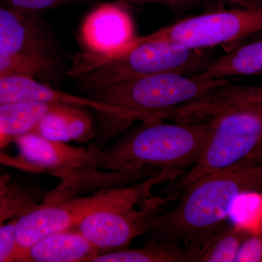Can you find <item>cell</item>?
I'll return each mask as SVG.
<instances>
[{
    "label": "cell",
    "mask_w": 262,
    "mask_h": 262,
    "mask_svg": "<svg viewBox=\"0 0 262 262\" xmlns=\"http://www.w3.org/2000/svg\"><path fill=\"white\" fill-rule=\"evenodd\" d=\"M1 3L7 5L27 16L34 18V15L39 12L58 8L70 3L86 0H0Z\"/></svg>",
    "instance_id": "cell-20"
},
{
    "label": "cell",
    "mask_w": 262,
    "mask_h": 262,
    "mask_svg": "<svg viewBox=\"0 0 262 262\" xmlns=\"http://www.w3.org/2000/svg\"><path fill=\"white\" fill-rule=\"evenodd\" d=\"M122 1L163 5L173 11H186V10L200 6H210V8H213V9L217 8V7L210 0H122Z\"/></svg>",
    "instance_id": "cell-23"
},
{
    "label": "cell",
    "mask_w": 262,
    "mask_h": 262,
    "mask_svg": "<svg viewBox=\"0 0 262 262\" xmlns=\"http://www.w3.org/2000/svg\"><path fill=\"white\" fill-rule=\"evenodd\" d=\"M252 230L236 224L219 229L208 241L193 249V262H236L243 244Z\"/></svg>",
    "instance_id": "cell-16"
},
{
    "label": "cell",
    "mask_w": 262,
    "mask_h": 262,
    "mask_svg": "<svg viewBox=\"0 0 262 262\" xmlns=\"http://www.w3.org/2000/svg\"><path fill=\"white\" fill-rule=\"evenodd\" d=\"M56 105L39 102L0 105V134L15 139L33 132Z\"/></svg>",
    "instance_id": "cell-17"
},
{
    "label": "cell",
    "mask_w": 262,
    "mask_h": 262,
    "mask_svg": "<svg viewBox=\"0 0 262 262\" xmlns=\"http://www.w3.org/2000/svg\"><path fill=\"white\" fill-rule=\"evenodd\" d=\"M33 133L51 141L84 142L92 139L94 124L82 107L56 105Z\"/></svg>",
    "instance_id": "cell-13"
},
{
    "label": "cell",
    "mask_w": 262,
    "mask_h": 262,
    "mask_svg": "<svg viewBox=\"0 0 262 262\" xmlns=\"http://www.w3.org/2000/svg\"><path fill=\"white\" fill-rule=\"evenodd\" d=\"M81 37L89 53L110 56L130 47L137 36L132 17L122 3H103L84 19Z\"/></svg>",
    "instance_id": "cell-10"
},
{
    "label": "cell",
    "mask_w": 262,
    "mask_h": 262,
    "mask_svg": "<svg viewBox=\"0 0 262 262\" xmlns=\"http://www.w3.org/2000/svg\"><path fill=\"white\" fill-rule=\"evenodd\" d=\"M210 136L206 124L148 120L106 151L122 163L185 173L201 158Z\"/></svg>",
    "instance_id": "cell-5"
},
{
    "label": "cell",
    "mask_w": 262,
    "mask_h": 262,
    "mask_svg": "<svg viewBox=\"0 0 262 262\" xmlns=\"http://www.w3.org/2000/svg\"><path fill=\"white\" fill-rule=\"evenodd\" d=\"M262 31V6L215 8L192 15L148 34L191 49L222 46L227 53L246 38Z\"/></svg>",
    "instance_id": "cell-7"
},
{
    "label": "cell",
    "mask_w": 262,
    "mask_h": 262,
    "mask_svg": "<svg viewBox=\"0 0 262 262\" xmlns=\"http://www.w3.org/2000/svg\"><path fill=\"white\" fill-rule=\"evenodd\" d=\"M77 229L46 236L24 251L21 261L93 262L99 254Z\"/></svg>",
    "instance_id": "cell-12"
},
{
    "label": "cell",
    "mask_w": 262,
    "mask_h": 262,
    "mask_svg": "<svg viewBox=\"0 0 262 262\" xmlns=\"http://www.w3.org/2000/svg\"><path fill=\"white\" fill-rule=\"evenodd\" d=\"M11 140L12 139H10V138L6 137V136L0 134V149L6 146Z\"/></svg>",
    "instance_id": "cell-26"
},
{
    "label": "cell",
    "mask_w": 262,
    "mask_h": 262,
    "mask_svg": "<svg viewBox=\"0 0 262 262\" xmlns=\"http://www.w3.org/2000/svg\"><path fill=\"white\" fill-rule=\"evenodd\" d=\"M5 155L0 153V164H2L4 160Z\"/></svg>",
    "instance_id": "cell-27"
},
{
    "label": "cell",
    "mask_w": 262,
    "mask_h": 262,
    "mask_svg": "<svg viewBox=\"0 0 262 262\" xmlns=\"http://www.w3.org/2000/svg\"><path fill=\"white\" fill-rule=\"evenodd\" d=\"M180 193L168 194L166 198H153L148 208H106L93 212L75 226L100 253L129 247L139 236L147 233L157 210L168 201L176 199Z\"/></svg>",
    "instance_id": "cell-9"
},
{
    "label": "cell",
    "mask_w": 262,
    "mask_h": 262,
    "mask_svg": "<svg viewBox=\"0 0 262 262\" xmlns=\"http://www.w3.org/2000/svg\"><path fill=\"white\" fill-rule=\"evenodd\" d=\"M212 62V61H211ZM206 50L191 49L147 35L136 37L126 50L110 56L77 53L72 57L69 74L80 77L88 89L96 90L116 83L162 73H201L211 63Z\"/></svg>",
    "instance_id": "cell-3"
},
{
    "label": "cell",
    "mask_w": 262,
    "mask_h": 262,
    "mask_svg": "<svg viewBox=\"0 0 262 262\" xmlns=\"http://www.w3.org/2000/svg\"><path fill=\"white\" fill-rule=\"evenodd\" d=\"M244 7L262 6V0H238Z\"/></svg>",
    "instance_id": "cell-25"
},
{
    "label": "cell",
    "mask_w": 262,
    "mask_h": 262,
    "mask_svg": "<svg viewBox=\"0 0 262 262\" xmlns=\"http://www.w3.org/2000/svg\"><path fill=\"white\" fill-rule=\"evenodd\" d=\"M53 65L54 63L49 57L18 56L0 49V77L13 74L39 75L51 70Z\"/></svg>",
    "instance_id": "cell-18"
},
{
    "label": "cell",
    "mask_w": 262,
    "mask_h": 262,
    "mask_svg": "<svg viewBox=\"0 0 262 262\" xmlns=\"http://www.w3.org/2000/svg\"><path fill=\"white\" fill-rule=\"evenodd\" d=\"M257 75H262V39L234 48L192 77L211 80Z\"/></svg>",
    "instance_id": "cell-14"
},
{
    "label": "cell",
    "mask_w": 262,
    "mask_h": 262,
    "mask_svg": "<svg viewBox=\"0 0 262 262\" xmlns=\"http://www.w3.org/2000/svg\"><path fill=\"white\" fill-rule=\"evenodd\" d=\"M239 78L196 80L162 73L106 84L94 90V99L126 114L129 123L148 121L155 115L202 97L219 86Z\"/></svg>",
    "instance_id": "cell-6"
},
{
    "label": "cell",
    "mask_w": 262,
    "mask_h": 262,
    "mask_svg": "<svg viewBox=\"0 0 262 262\" xmlns=\"http://www.w3.org/2000/svg\"><path fill=\"white\" fill-rule=\"evenodd\" d=\"M236 262H262V224L244 241Z\"/></svg>",
    "instance_id": "cell-22"
},
{
    "label": "cell",
    "mask_w": 262,
    "mask_h": 262,
    "mask_svg": "<svg viewBox=\"0 0 262 262\" xmlns=\"http://www.w3.org/2000/svg\"><path fill=\"white\" fill-rule=\"evenodd\" d=\"M181 170H159L139 184L108 188L91 196L72 198L39 205L15 220V232L22 257L24 251L39 239L56 232L75 228L93 212L115 208H133L153 196V189L179 178Z\"/></svg>",
    "instance_id": "cell-4"
},
{
    "label": "cell",
    "mask_w": 262,
    "mask_h": 262,
    "mask_svg": "<svg viewBox=\"0 0 262 262\" xmlns=\"http://www.w3.org/2000/svg\"><path fill=\"white\" fill-rule=\"evenodd\" d=\"M175 207L153 217L152 238L198 248L222 228L234 202L248 193L262 194V146L244 159L208 174L182 190Z\"/></svg>",
    "instance_id": "cell-2"
},
{
    "label": "cell",
    "mask_w": 262,
    "mask_h": 262,
    "mask_svg": "<svg viewBox=\"0 0 262 262\" xmlns=\"http://www.w3.org/2000/svg\"><path fill=\"white\" fill-rule=\"evenodd\" d=\"M49 43L37 19L0 2V49L18 56L46 58Z\"/></svg>",
    "instance_id": "cell-11"
},
{
    "label": "cell",
    "mask_w": 262,
    "mask_h": 262,
    "mask_svg": "<svg viewBox=\"0 0 262 262\" xmlns=\"http://www.w3.org/2000/svg\"><path fill=\"white\" fill-rule=\"evenodd\" d=\"M19 149L15 168L34 172H51L58 177L67 172L86 168L151 175L155 169L135 163H122L107 151L95 146L82 147L46 139L29 133L14 139Z\"/></svg>",
    "instance_id": "cell-8"
},
{
    "label": "cell",
    "mask_w": 262,
    "mask_h": 262,
    "mask_svg": "<svg viewBox=\"0 0 262 262\" xmlns=\"http://www.w3.org/2000/svg\"><path fill=\"white\" fill-rule=\"evenodd\" d=\"M93 262H193V249L152 238L142 248L99 253Z\"/></svg>",
    "instance_id": "cell-15"
},
{
    "label": "cell",
    "mask_w": 262,
    "mask_h": 262,
    "mask_svg": "<svg viewBox=\"0 0 262 262\" xmlns=\"http://www.w3.org/2000/svg\"><path fill=\"white\" fill-rule=\"evenodd\" d=\"M20 248L15 232V220L0 225V262L20 261Z\"/></svg>",
    "instance_id": "cell-21"
},
{
    "label": "cell",
    "mask_w": 262,
    "mask_h": 262,
    "mask_svg": "<svg viewBox=\"0 0 262 262\" xmlns=\"http://www.w3.org/2000/svg\"><path fill=\"white\" fill-rule=\"evenodd\" d=\"M13 185L9 176L0 172V196L8 192Z\"/></svg>",
    "instance_id": "cell-24"
},
{
    "label": "cell",
    "mask_w": 262,
    "mask_h": 262,
    "mask_svg": "<svg viewBox=\"0 0 262 262\" xmlns=\"http://www.w3.org/2000/svg\"><path fill=\"white\" fill-rule=\"evenodd\" d=\"M38 206L37 198L34 194L13 184L8 192L0 196V225L10 219L18 218Z\"/></svg>",
    "instance_id": "cell-19"
},
{
    "label": "cell",
    "mask_w": 262,
    "mask_h": 262,
    "mask_svg": "<svg viewBox=\"0 0 262 262\" xmlns=\"http://www.w3.org/2000/svg\"><path fill=\"white\" fill-rule=\"evenodd\" d=\"M157 117L168 121L206 124L211 130L208 144L195 165L169 183L167 192H180L202 177L244 159L262 146V82H227Z\"/></svg>",
    "instance_id": "cell-1"
}]
</instances>
